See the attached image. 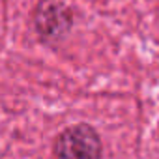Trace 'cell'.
Segmentation results:
<instances>
[{
  "mask_svg": "<svg viewBox=\"0 0 159 159\" xmlns=\"http://www.w3.org/2000/svg\"><path fill=\"white\" fill-rule=\"evenodd\" d=\"M71 26L69 11L56 2H43L36 10V28L47 39H56Z\"/></svg>",
  "mask_w": 159,
  "mask_h": 159,
  "instance_id": "2",
  "label": "cell"
},
{
  "mask_svg": "<svg viewBox=\"0 0 159 159\" xmlns=\"http://www.w3.org/2000/svg\"><path fill=\"white\" fill-rule=\"evenodd\" d=\"M99 155L101 140L98 133L86 124L64 129L54 140L56 159H99Z\"/></svg>",
  "mask_w": 159,
  "mask_h": 159,
  "instance_id": "1",
  "label": "cell"
}]
</instances>
